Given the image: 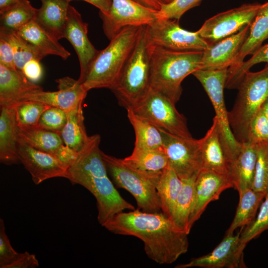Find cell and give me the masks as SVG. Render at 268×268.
Masks as SVG:
<instances>
[{
  "label": "cell",
  "mask_w": 268,
  "mask_h": 268,
  "mask_svg": "<svg viewBox=\"0 0 268 268\" xmlns=\"http://www.w3.org/2000/svg\"><path fill=\"white\" fill-rule=\"evenodd\" d=\"M103 227L115 234L139 239L148 258L160 265L173 263L188 250V234L161 211L148 212L137 208L123 211Z\"/></svg>",
  "instance_id": "cell-1"
},
{
  "label": "cell",
  "mask_w": 268,
  "mask_h": 268,
  "mask_svg": "<svg viewBox=\"0 0 268 268\" xmlns=\"http://www.w3.org/2000/svg\"><path fill=\"white\" fill-rule=\"evenodd\" d=\"M101 136H90L68 169V179L72 185L86 189L96 201L97 220L103 226L116 214L134 207L125 200L108 176L99 148Z\"/></svg>",
  "instance_id": "cell-2"
},
{
  "label": "cell",
  "mask_w": 268,
  "mask_h": 268,
  "mask_svg": "<svg viewBox=\"0 0 268 268\" xmlns=\"http://www.w3.org/2000/svg\"><path fill=\"white\" fill-rule=\"evenodd\" d=\"M149 48L150 88L176 104L183 80L201 68L203 51H176L149 44Z\"/></svg>",
  "instance_id": "cell-3"
},
{
  "label": "cell",
  "mask_w": 268,
  "mask_h": 268,
  "mask_svg": "<svg viewBox=\"0 0 268 268\" xmlns=\"http://www.w3.org/2000/svg\"><path fill=\"white\" fill-rule=\"evenodd\" d=\"M142 26L123 28L98 53L88 68L83 82L84 89L110 88L117 80L131 55Z\"/></svg>",
  "instance_id": "cell-4"
},
{
  "label": "cell",
  "mask_w": 268,
  "mask_h": 268,
  "mask_svg": "<svg viewBox=\"0 0 268 268\" xmlns=\"http://www.w3.org/2000/svg\"><path fill=\"white\" fill-rule=\"evenodd\" d=\"M102 158L113 183L134 198L137 209L148 212L161 211L156 186L161 172L145 171L125 162L123 159L102 151Z\"/></svg>",
  "instance_id": "cell-5"
},
{
  "label": "cell",
  "mask_w": 268,
  "mask_h": 268,
  "mask_svg": "<svg viewBox=\"0 0 268 268\" xmlns=\"http://www.w3.org/2000/svg\"><path fill=\"white\" fill-rule=\"evenodd\" d=\"M149 44L143 26L135 45L117 80L110 90L119 104L132 108L150 88Z\"/></svg>",
  "instance_id": "cell-6"
},
{
  "label": "cell",
  "mask_w": 268,
  "mask_h": 268,
  "mask_svg": "<svg viewBox=\"0 0 268 268\" xmlns=\"http://www.w3.org/2000/svg\"><path fill=\"white\" fill-rule=\"evenodd\" d=\"M237 89L238 92L232 109L228 112L229 125L238 142H247L251 122L268 98V65L257 72L248 71Z\"/></svg>",
  "instance_id": "cell-7"
},
{
  "label": "cell",
  "mask_w": 268,
  "mask_h": 268,
  "mask_svg": "<svg viewBox=\"0 0 268 268\" xmlns=\"http://www.w3.org/2000/svg\"><path fill=\"white\" fill-rule=\"evenodd\" d=\"M175 105L170 100L150 88L130 109L159 129L180 137H192L186 118L178 111Z\"/></svg>",
  "instance_id": "cell-8"
},
{
  "label": "cell",
  "mask_w": 268,
  "mask_h": 268,
  "mask_svg": "<svg viewBox=\"0 0 268 268\" xmlns=\"http://www.w3.org/2000/svg\"><path fill=\"white\" fill-rule=\"evenodd\" d=\"M227 69H199L192 74L201 84L210 99L220 131L230 150L233 162L241 149L242 144L237 141L231 130L228 112L224 103L223 91L225 88Z\"/></svg>",
  "instance_id": "cell-9"
},
{
  "label": "cell",
  "mask_w": 268,
  "mask_h": 268,
  "mask_svg": "<svg viewBox=\"0 0 268 268\" xmlns=\"http://www.w3.org/2000/svg\"><path fill=\"white\" fill-rule=\"evenodd\" d=\"M148 44L176 51H203L208 46L196 32L182 28L172 19L157 18L145 26Z\"/></svg>",
  "instance_id": "cell-10"
},
{
  "label": "cell",
  "mask_w": 268,
  "mask_h": 268,
  "mask_svg": "<svg viewBox=\"0 0 268 268\" xmlns=\"http://www.w3.org/2000/svg\"><path fill=\"white\" fill-rule=\"evenodd\" d=\"M160 130L169 167L182 180L196 177L201 169L200 140L180 137Z\"/></svg>",
  "instance_id": "cell-11"
},
{
  "label": "cell",
  "mask_w": 268,
  "mask_h": 268,
  "mask_svg": "<svg viewBox=\"0 0 268 268\" xmlns=\"http://www.w3.org/2000/svg\"><path fill=\"white\" fill-rule=\"evenodd\" d=\"M262 4H244L208 18L197 31L208 44L237 33L251 24Z\"/></svg>",
  "instance_id": "cell-12"
},
{
  "label": "cell",
  "mask_w": 268,
  "mask_h": 268,
  "mask_svg": "<svg viewBox=\"0 0 268 268\" xmlns=\"http://www.w3.org/2000/svg\"><path fill=\"white\" fill-rule=\"evenodd\" d=\"M158 13L133 0H112L108 12H99V16L104 32L110 40L125 27L149 25L158 18Z\"/></svg>",
  "instance_id": "cell-13"
},
{
  "label": "cell",
  "mask_w": 268,
  "mask_h": 268,
  "mask_svg": "<svg viewBox=\"0 0 268 268\" xmlns=\"http://www.w3.org/2000/svg\"><path fill=\"white\" fill-rule=\"evenodd\" d=\"M241 227L235 235L225 234L220 243L210 253L192 259L189 263L176 266V268L200 267L204 268H245L243 261L245 247L240 243Z\"/></svg>",
  "instance_id": "cell-14"
},
{
  "label": "cell",
  "mask_w": 268,
  "mask_h": 268,
  "mask_svg": "<svg viewBox=\"0 0 268 268\" xmlns=\"http://www.w3.org/2000/svg\"><path fill=\"white\" fill-rule=\"evenodd\" d=\"M200 140L201 169L216 172L230 179L232 158L215 116L210 129Z\"/></svg>",
  "instance_id": "cell-15"
},
{
  "label": "cell",
  "mask_w": 268,
  "mask_h": 268,
  "mask_svg": "<svg viewBox=\"0 0 268 268\" xmlns=\"http://www.w3.org/2000/svg\"><path fill=\"white\" fill-rule=\"evenodd\" d=\"M87 32L88 24L83 21L79 12L69 4L64 30V38L71 44L78 56L80 72L77 80L81 84L90 65L99 52L89 41Z\"/></svg>",
  "instance_id": "cell-16"
},
{
  "label": "cell",
  "mask_w": 268,
  "mask_h": 268,
  "mask_svg": "<svg viewBox=\"0 0 268 268\" xmlns=\"http://www.w3.org/2000/svg\"><path fill=\"white\" fill-rule=\"evenodd\" d=\"M20 162L39 185L54 178H67L69 167L54 155L18 142Z\"/></svg>",
  "instance_id": "cell-17"
},
{
  "label": "cell",
  "mask_w": 268,
  "mask_h": 268,
  "mask_svg": "<svg viewBox=\"0 0 268 268\" xmlns=\"http://www.w3.org/2000/svg\"><path fill=\"white\" fill-rule=\"evenodd\" d=\"M232 187L233 185L227 176L206 169L199 171L195 182L194 198L189 217L190 231L208 204L218 200L222 192Z\"/></svg>",
  "instance_id": "cell-18"
},
{
  "label": "cell",
  "mask_w": 268,
  "mask_h": 268,
  "mask_svg": "<svg viewBox=\"0 0 268 268\" xmlns=\"http://www.w3.org/2000/svg\"><path fill=\"white\" fill-rule=\"evenodd\" d=\"M56 82L58 83V91L51 92L42 90L28 95L22 101H39L66 112L82 105L88 91L78 80L66 76L56 79Z\"/></svg>",
  "instance_id": "cell-19"
},
{
  "label": "cell",
  "mask_w": 268,
  "mask_h": 268,
  "mask_svg": "<svg viewBox=\"0 0 268 268\" xmlns=\"http://www.w3.org/2000/svg\"><path fill=\"white\" fill-rule=\"evenodd\" d=\"M250 24L231 36L208 45L203 51L200 69L228 68L234 63L247 38Z\"/></svg>",
  "instance_id": "cell-20"
},
{
  "label": "cell",
  "mask_w": 268,
  "mask_h": 268,
  "mask_svg": "<svg viewBox=\"0 0 268 268\" xmlns=\"http://www.w3.org/2000/svg\"><path fill=\"white\" fill-rule=\"evenodd\" d=\"M43 90L27 79L23 72L0 64V106L13 107L28 95Z\"/></svg>",
  "instance_id": "cell-21"
},
{
  "label": "cell",
  "mask_w": 268,
  "mask_h": 268,
  "mask_svg": "<svg viewBox=\"0 0 268 268\" xmlns=\"http://www.w3.org/2000/svg\"><path fill=\"white\" fill-rule=\"evenodd\" d=\"M18 143L51 154L60 160L68 147L64 144L58 133L38 127H21L17 125Z\"/></svg>",
  "instance_id": "cell-22"
},
{
  "label": "cell",
  "mask_w": 268,
  "mask_h": 268,
  "mask_svg": "<svg viewBox=\"0 0 268 268\" xmlns=\"http://www.w3.org/2000/svg\"><path fill=\"white\" fill-rule=\"evenodd\" d=\"M0 161L11 165L20 163L14 107H0Z\"/></svg>",
  "instance_id": "cell-23"
},
{
  "label": "cell",
  "mask_w": 268,
  "mask_h": 268,
  "mask_svg": "<svg viewBox=\"0 0 268 268\" xmlns=\"http://www.w3.org/2000/svg\"><path fill=\"white\" fill-rule=\"evenodd\" d=\"M241 144V149L231 164L230 173V181L238 192L252 188L258 148L256 143Z\"/></svg>",
  "instance_id": "cell-24"
},
{
  "label": "cell",
  "mask_w": 268,
  "mask_h": 268,
  "mask_svg": "<svg viewBox=\"0 0 268 268\" xmlns=\"http://www.w3.org/2000/svg\"><path fill=\"white\" fill-rule=\"evenodd\" d=\"M35 20L53 37L64 38L69 3L65 0H40Z\"/></svg>",
  "instance_id": "cell-25"
},
{
  "label": "cell",
  "mask_w": 268,
  "mask_h": 268,
  "mask_svg": "<svg viewBox=\"0 0 268 268\" xmlns=\"http://www.w3.org/2000/svg\"><path fill=\"white\" fill-rule=\"evenodd\" d=\"M17 32L32 45L44 57L55 55L67 60L70 53L34 20L26 24Z\"/></svg>",
  "instance_id": "cell-26"
},
{
  "label": "cell",
  "mask_w": 268,
  "mask_h": 268,
  "mask_svg": "<svg viewBox=\"0 0 268 268\" xmlns=\"http://www.w3.org/2000/svg\"><path fill=\"white\" fill-rule=\"evenodd\" d=\"M268 38V1L262 4L250 24L249 34L234 64L230 67L236 66L242 63L246 56L253 55Z\"/></svg>",
  "instance_id": "cell-27"
},
{
  "label": "cell",
  "mask_w": 268,
  "mask_h": 268,
  "mask_svg": "<svg viewBox=\"0 0 268 268\" xmlns=\"http://www.w3.org/2000/svg\"><path fill=\"white\" fill-rule=\"evenodd\" d=\"M127 110L128 119L135 135L133 150H164L163 136L160 129L135 114L131 109Z\"/></svg>",
  "instance_id": "cell-28"
},
{
  "label": "cell",
  "mask_w": 268,
  "mask_h": 268,
  "mask_svg": "<svg viewBox=\"0 0 268 268\" xmlns=\"http://www.w3.org/2000/svg\"><path fill=\"white\" fill-rule=\"evenodd\" d=\"M183 181L170 167L163 170L156 186L161 212L171 219L174 206L181 191Z\"/></svg>",
  "instance_id": "cell-29"
},
{
  "label": "cell",
  "mask_w": 268,
  "mask_h": 268,
  "mask_svg": "<svg viewBox=\"0 0 268 268\" xmlns=\"http://www.w3.org/2000/svg\"><path fill=\"white\" fill-rule=\"evenodd\" d=\"M238 193L239 201L236 213L226 234H233L237 228L250 224L255 218L257 210L266 196L252 189H246Z\"/></svg>",
  "instance_id": "cell-30"
},
{
  "label": "cell",
  "mask_w": 268,
  "mask_h": 268,
  "mask_svg": "<svg viewBox=\"0 0 268 268\" xmlns=\"http://www.w3.org/2000/svg\"><path fill=\"white\" fill-rule=\"evenodd\" d=\"M67 112V123L59 134L65 145L78 152L89 137L84 125L82 105Z\"/></svg>",
  "instance_id": "cell-31"
},
{
  "label": "cell",
  "mask_w": 268,
  "mask_h": 268,
  "mask_svg": "<svg viewBox=\"0 0 268 268\" xmlns=\"http://www.w3.org/2000/svg\"><path fill=\"white\" fill-rule=\"evenodd\" d=\"M196 177L182 180V188L176 200L171 218L179 228L188 234L190 232L189 221L194 201Z\"/></svg>",
  "instance_id": "cell-32"
},
{
  "label": "cell",
  "mask_w": 268,
  "mask_h": 268,
  "mask_svg": "<svg viewBox=\"0 0 268 268\" xmlns=\"http://www.w3.org/2000/svg\"><path fill=\"white\" fill-rule=\"evenodd\" d=\"M37 11L28 0H19L0 14V29L17 31L35 20Z\"/></svg>",
  "instance_id": "cell-33"
},
{
  "label": "cell",
  "mask_w": 268,
  "mask_h": 268,
  "mask_svg": "<svg viewBox=\"0 0 268 268\" xmlns=\"http://www.w3.org/2000/svg\"><path fill=\"white\" fill-rule=\"evenodd\" d=\"M128 164L140 170L161 172L169 167L168 157L163 150H134L123 159Z\"/></svg>",
  "instance_id": "cell-34"
},
{
  "label": "cell",
  "mask_w": 268,
  "mask_h": 268,
  "mask_svg": "<svg viewBox=\"0 0 268 268\" xmlns=\"http://www.w3.org/2000/svg\"><path fill=\"white\" fill-rule=\"evenodd\" d=\"M264 62L268 63V43L262 46L247 61L228 68L225 88H237L244 75L251 67Z\"/></svg>",
  "instance_id": "cell-35"
},
{
  "label": "cell",
  "mask_w": 268,
  "mask_h": 268,
  "mask_svg": "<svg viewBox=\"0 0 268 268\" xmlns=\"http://www.w3.org/2000/svg\"><path fill=\"white\" fill-rule=\"evenodd\" d=\"M0 30L6 33L12 45L16 69L22 71L23 67L28 61L33 59L40 61L44 58L32 45L19 35L17 31L3 29Z\"/></svg>",
  "instance_id": "cell-36"
},
{
  "label": "cell",
  "mask_w": 268,
  "mask_h": 268,
  "mask_svg": "<svg viewBox=\"0 0 268 268\" xmlns=\"http://www.w3.org/2000/svg\"><path fill=\"white\" fill-rule=\"evenodd\" d=\"M13 107L18 126L36 127L42 113L51 106L39 101L26 100L21 101Z\"/></svg>",
  "instance_id": "cell-37"
},
{
  "label": "cell",
  "mask_w": 268,
  "mask_h": 268,
  "mask_svg": "<svg viewBox=\"0 0 268 268\" xmlns=\"http://www.w3.org/2000/svg\"><path fill=\"white\" fill-rule=\"evenodd\" d=\"M252 189L265 195L268 191V143L258 144L255 175Z\"/></svg>",
  "instance_id": "cell-38"
},
{
  "label": "cell",
  "mask_w": 268,
  "mask_h": 268,
  "mask_svg": "<svg viewBox=\"0 0 268 268\" xmlns=\"http://www.w3.org/2000/svg\"><path fill=\"white\" fill-rule=\"evenodd\" d=\"M264 199L257 216L241 233L240 243L245 247L249 241L268 230V191Z\"/></svg>",
  "instance_id": "cell-39"
},
{
  "label": "cell",
  "mask_w": 268,
  "mask_h": 268,
  "mask_svg": "<svg viewBox=\"0 0 268 268\" xmlns=\"http://www.w3.org/2000/svg\"><path fill=\"white\" fill-rule=\"evenodd\" d=\"M67 118L66 111L59 108L50 107L41 115L37 127L59 134L65 126Z\"/></svg>",
  "instance_id": "cell-40"
},
{
  "label": "cell",
  "mask_w": 268,
  "mask_h": 268,
  "mask_svg": "<svg viewBox=\"0 0 268 268\" xmlns=\"http://www.w3.org/2000/svg\"><path fill=\"white\" fill-rule=\"evenodd\" d=\"M247 142L257 144L268 143V119L261 109L254 117L249 125Z\"/></svg>",
  "instance_id": "cell-41"
},
{
  "label": "cell",
  "mask_w": 268,
  "mask_h": 268,
  "mask_svg": "<svg viewBox=\"0 0 268 268\" xmlns=\"http://www.w3.org/2000/svg\"><path fill=\"white\" fill-rule=\"evenodd\" d=\"M202 0H174L168 4H162L158 11L157 18L179 20L185 12L198 6Z\"/></svg>",
  "instance_id": "cell-42"
},
{
  "label": "cell",
  "mask_w": 268,
  "mask_h": 268,
  "mask_svg": "<svg viewBox=\"0 0 268 268\" xmlns=\"http://www.w3.org/2000/svg\"><path fill=\"white\" fill-rule=\"evenodd\" d=\"M12 247L6 233L3 219H0V268L6 267L14 262L19 256Z\"/></svg>",
  "instance_id": "cell-43"
},
{
  "label": "cell",
  "mask_w": 268,
  "mask_h": 268,
  "mask_svg": "<svg viewBox=\"0 0 268 268\" xmlns=\"http://www.w3.org/2000/svg\"><path fill=\"white\" fill-rule=\"evenodd\" d=\"M0 64L11 69H16L12 45L6 33L0 30Z\"/></svg>",
  "instance_id": "cell-44"
},
{
  "label": "cell",
  "mask_w": 268,
  "mask_h": 268,
  "mask_svg": "<svg viewBox=\"0 0 268 268\" xmlns=\"http://www.w3.org/2000/svg\"><path fill=\"white\" fill-rule=\"evenodd\" d=\"M40 61L31 60L27 62L22 69L26 77L32 82L39 81L43 75V69Z\"/></svg>",
  "instance_id": "cell-45"
},
{
  "label": "cell",
  "mask_w": 268,
  "mask_h": 268,
  "mask_svg": "<svg viewBox=\"0 0 268 268\" xmlns=\"http://www.w3.org/2000/svg\"><path fill=\"white\" fill-rule=\"evenodd\" d=\"M39 266V262L35 255L26 251L20 253L18 257L6 268H35Z\"/></svg>",
  "instance_id": "cell-46"
},
{
  "label": "cell",
  "mask_w": 268,
  "mask_h": 268,
  "mask_svg": "<svg viewBox=\"0 0 268 268\" xmlns=\"http://www.w3.org/2000/svg\"><path fill=\"white\" fill-rule=\"evenodd\" d=\"M66 1L69 3L72 0H65ZM86 2H87L94 6L97 7L99 10L100 12L106 14L111 5L112 0H81Z\"/></svg>",
  "instance_id": "cell-47"
},
{
  "label": "cell",
  "mask_w": 268,
  "mask_h": 268,
  "mask_svg": "<svg viewBox=\"0 0 268 268\" xmlns=\"http://www.w3.org/2000/svg\"><path fill=\"white\" fill-rule=\"evenodd\" d=\"M133 1L140 4L144 6L156 10H160L162 5L160 0H133Z\"/></svg>",
  "instance_id": "cell-48"
},
{
  "label": "cell",
  "mask_w": 268,
  "mask_h": 268,
  "mask_svg": "<svg viewBox=\"0 0 268 268\" xmlns=\"http://www.w3.org/2000/svg\"><path fill=\"white\" fill-rule=\"evenodd\" d=\"M19 0H0V14L15 4Z\"/></svg>",
  "instance_id": "cell-49"
},
{
  "label": "cell",
  "mask_w": 268,
  "mask_h": 268,
  "mask_svg": "<svg viewBox=\"0 0 268 268\" xmlns=\"http://www.w3.org/2000/svg\"><path fill=\"white\" fill-rule=\"evenodd\" d=\"M261 109L268 119V98L264 102Z\"/></svg>",
  "instance_id": "cell-50"
},
{
  "label": "cell",
  "mask_w": 268,
  "mask_h": 268,
  "mask_svg": "<svg viewBox=\"0 0 268 268\" xmlns=\"http://www.w3.org/2000/svg\"><path fill=\"white\" fill-rule=\"evenodd\" d=\"M174 0H160L162 4H168L172 1H173Z\"/></svg>",
  "instance_id": "cell-51"
}]
</instances>
